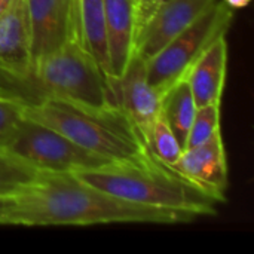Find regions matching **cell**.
Instances as JSON below:
<instances>
[{
  "label": "cell",
  "mask_w": 254,
  "mask_h": 254,
  "mask_svg": "<svg viewBox=\"0 0 254 254\" xmlns=\"http://www.w3.org/2000/svg\"><path fill=\"white\" fill-rule=\"evenodd\" d=\"M189 213L141 205L92 188L71 173H39L9 196L7 225L86 226L104 223H190Z\"/></svg>",
  "instance_id": "1"
},
{
  "label": "cell",
  "mask_w": 254,
  "mask_h": 254,
  "mask_svg": "<svg viewBox=\"0 0 254 254\" xmlns=\"http://www.w3.org/2000/svg\"><path fill=\"white\" fill-rule=\"evenodd\" d=\"M226 68L228 40L226 34H222L207 46L183 76L190 86L198 107L222 101Z\"/></svg>",
  "instance_id": "12"
},
{
  "label": "cell",
  "mask_w": 254,
  "mask_h": 254,
  "mask_svg": "<svg viewBox=\"0 0 254 254\" xmlns=\"http://www.w3.org/2000/svg\"><path fill=\"white\" fill-rule=\"evenodd\" d=\"M40 171L22 159L0 150V198H9L30 185Z\"/></svg>",
  "instance_id": "16"
},
{
  "label": "cell",
  "mask_w": 254,
  "mask_h": 254,
  "mask_svg": "<svg viewBox=\"0 0 254 254\" xmlns=\"http://www.w3.org/2000/svg\"><path fill=\"white\" fill-rule=\"evenodd\" d=\"M226 6H229L231 9H243V7H246V6H249L250 4V1L252 0H222Z\"/></svg>",
  "instance_id": "22"
},
{
  "label": "cell",
  "mask_w": 254,
  "mask_h": 254,
  "mask_svg": "<svg viewBox=\"0 0 254 254\" xmlns=\"http://www.w3.org/2000/svg\"><path fill=\"white\" fill-rule=\"evenodd\" d=\"M170 167L185 179L225 196L229 179L222 132L199 146L185 149L177 162Z\"/></svg>",
  "instance_id": "9"
},
{
  "label": "cell",
  "mask_w": 254,
  "mask_h": 254,
  "mask_svg": "<svg viewBox=\"0 0 254 254\" xmlns=\"http://www.w3.org/2000/svg\"><path fill=\"white\" fill-rule=\"evenodd\" d=\"M9 198H0V225H7Z\"/></svg>",
  "instance_id": "21"
},
{
  "label": "cell",
  "mask_w": 254,
  "mask_h": 254,
  "mask_svg": "<svg viewBox=\"0 0 254 254\" xmlns=\"http://www.w3.org/2000/svg\"><path fill=\"white\" fill-rule=\"evenodd\" d=\"M159 6V0H134V28L135 37L141 31V28L152 18L155 10ZM135 42V40H134Z\"/></svg>",
  "instance_id": "20"
},
{
  "label": "cell",
  "mask_w": 254,
  "mask_h": 254,
  "mask_svg": "<svg viewBox=\"0 0 254 254\" xmlns=\"http://www.w3.org/2000/svg\"><path fill=\"white\" fill-rule=\"evenodd\" d=\"M196 101L190 91V86L185 77L176 82L162 98L161 115L176 134L177 140L185 149L186 138L196 113Z\"/></svg>",
  "instance_id": "15"
},
{
  "label": "cell",
  "mask_w": 254,
  "mask_h": 254,
  "mask_svg": "<svg viewBox=\"0 0 254 254\" xmlns=\"http://www.w3.org/2000/svg\"><path fill=\"white\" fill-rule=\"evenodd\" d=\"M146 144L150 153L167 165L176 164L185 150L162 115H159L150 127L146 135Z\"/></svg>",
  "instance_id": "17"
},
{
  "label": "cell",
  "mask_w": 254,
  "mask_h": 254,
  "mask_svg": "<svg viewBox=\"0 0 254 254\" xmlns=\"http://www.w3.org/2000/svg\"><path fill=\"white\" fill-rule=\"evenodd\" d=\"M0 70L21 80L31 73L27 0H15L0 15Z\"/></svg>",
  "instance_id": "11"
},
{
  "label": "cell",
  "mask_w": 254,
  "mask_h": 254,
  "mask_svg": "<svg viewBox=\"0 0 254 254\" xmlns=\"http://www.w3.org/2000/svg\"><path fill=\"white\" fill-rule=\"evenodd\" d=\"M13 1H15V0H0V15H1L4 10H7V9L12 6Z\"/></svg>",
  "instance_id": "23"
},
{
  "label": "cell",
  "mask_w": 254,
  "mask_h": 254,
  "mask_svg": "<svg viewBox=\"0 0 254 254\" xmlns=\"http://www.w3.org/2000/svg\"><path fill=\"white\" fill-rule=\"evenodd\" d=\"M21 98L0 95V150H4L15 137L22 121Z\"/></svg>",
  "instance_id": "19"
},
{
  "label": "cell",
  "mask_w": 254,
  "mask_h": 254,
  "mask_svg": "<svg viewBox=\"0 0 254 254\" xmlns=\"http://www.w3.org/2000/svg\"><path fill=\"white\" fill-rule=\"evenodd\" d=\"M217 0H165L134 42V52L144 61L156 55L177 34L192 25Z\"/></svg>",
  "instance_id": "8"
},
{
  "label": "cell",
  "mask_w": 254,
  "mask_h": 254,
  "mask_svg": "<svg viewBox=\"0 0 254 254\" xmlns=\"http://www.w3.org/2000/svg\"><path fill=\"white\" fill-rule=\"evenodd\" d=\"M7 153L22 159L40 173H76L110 162L64 137L63 134L28 119L21 121Z\"/></svg>",
  "instance_id": "6"
},
{
  "label": "cell",
  "mask_w": 254,
  "mask_h": 254,
  "mask_svg": "<svg viewBox=\"0 0 254 254\" xmlns=\"http://www.w3.org/2000/svg\"><path fill=\"white\" fill-rule=\"evenodd\" d=\"M21 115L109 161L140 159L150 153L144 137L119 106L94 107L43 95L37 101H22Z\"/></svg>",
  "instance_id": "3"
},
{
  "label": "cell",
  "mask_w": 254,
  "mask_h": 254,
  "mask_svg": "<svg viewBox=\"0 0 254 254\" xmlns=\"http://www.w3.org/2000/svg\"><path fill=\"white\" fill-rule=\"evenodd\" d=\"M70 37H74L110 79L104 0H70Z\"/></svg>",
  "instance_id": "13"
},
{
  "label": "cell",
  "mask_w": 254,
  "mask_h": 254,
  "mask_svg": "<svg viewBox=\"0 0 254 254\" xmlns=\"http://www.w3.org/2000/svg\"><path fill=\"white\" fill-rule=\"evenodd\" d=\"M31 65L70 37V0H27Z\"/></svg>",
  "instance_id": "10"
},
{
  "label": "cell",
  "mask_w": 254,
  "mask_h": 254,
  "mask_svg": "<svg viewBox=\"0 0 254 254\" xmlns=\"http://www.w3.org/2000/svg\"><path fill=\"white\" fill-rule=\"evenodd\" d=\"M83 183L119 199L168 208L196 217L216 216L220 196L174 171L152 153L140 159L110 161L104 165L73 173Z\"/></svg>",
  "instance_id": "2"
},
{
  "label": "cell",
  "mask_w": 254,
  "mask_h": 254,
  "mask_svg": "<svg viewBox=\"0 0 254 254\" xmlns=\"http://www.w3.org/2000/svg\"><path fill=\"white\" fill-rule=\"evenodd\" d=\"M232 19L234 9L222 0L210 6L192 25L146 61V73L150 85L165 94L186 74L189 67L211 42L228 33Z\"/></svg>",
  "instance_id": "5"
},
{
  "label": "cell",
  "mask_w": 254,
  "mask_h": 254,
  "mask_svg": "<svg viewBox=\"0 0 254 254\" xmlns=\"http://www.w3.org/2000/svg\"><path fill=\"white\" fill-rule=\"evenodd\" d=\"M217 132H220V103L201 106L196 109L185 149L199 146L208 141Z\"/></svg>",
  "instance_id": "18"
},
{
  "label": "cell",
  "mask_w": 254,
  "mask_h": 254,
  "mask_svg": "<svg viewBox=\"0 0 254 254\" xmlns=\"http://www.w3.org/2000/svg\"><path fill=\"white\" fill-rule=\"evenodd\" d=\"M28 79L39 85L43 95L94 107L118 106L110 79L74 37L39 58Z\"/></svg>",
  "instance_id": "4"
},
{
  "label": "cell",
  "mask_w": 254,
  "mask_h": 254,
  "mask_svg": "<svg viewBox=\"0 0 254 254\" xmlns=\"http://www.w3.org/2000/svg\"><path fill=\"white\" fill-rule=\"evenodd\" d=\"M110 79H119L134 55V0H104Z\"/></svg>",
  "instance_id": "14"
},
{
  "label": "cell",
  "mask_w": 254,
  "mask_h": 254,
  "mask_svg": "<svg viewBox=\"0 0 254 254\" xmlns=\"http://www.w3.org/2000/svg\"><path fill=\"white\" fill-rule=\"evenodd\" d=\"M162 1H165V0H159V4H161V3H162Z\"/></svg>",
  "instance_id": "24"
},
{
  "label": "cell",
  "mask_w": 254,
  "mask_h": 254,
  "mask_svg": "<svg viewBox=\"0 0 254 254\" xmlns=\"http://www.w3.org/2000/svg\"><path fill=\"white\" fill-rule=\"evenodd\" d=\"M110 85L118 106L146 140L150 127L161 115L164 98V94L147 80L146 61L134 52L124 74L119 79H110Z\"/></svg>",
  "instance_id": "7"
}]
</instances>
